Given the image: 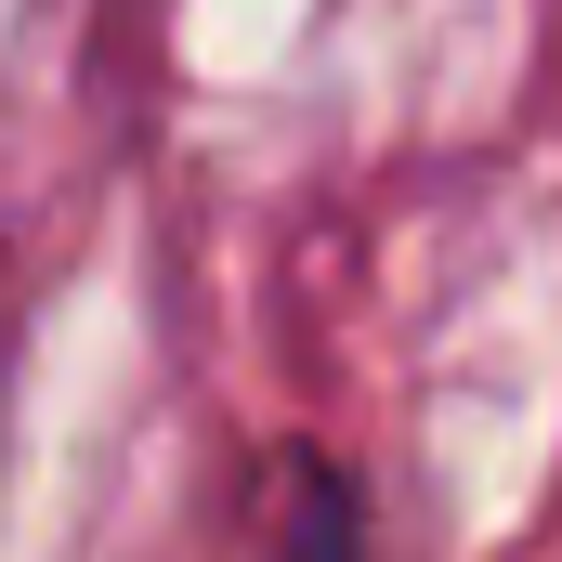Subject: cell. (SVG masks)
Returning <instances> with one entry per match:
<instances>
[{
	"label": "cell",
	"mask_w": 562,
	"mask_h": 562,
	"mask_svg": "<svg viewBox=\"0 0 562 562\" xmlns=\"http://www.w3.org/2000/svg\"><path fill=\"white\" fill-rule=\"evenodd\" d=\"M262 562H367V497H353V471L288 458V510H276V550Z\"/></svg>",
	"instance_id": "1"
}]
</instances>
